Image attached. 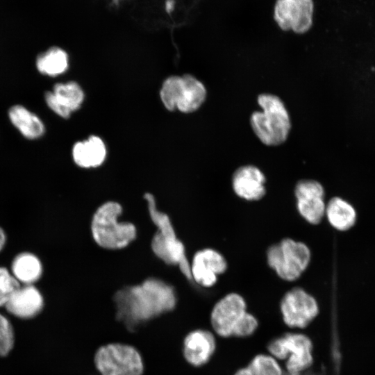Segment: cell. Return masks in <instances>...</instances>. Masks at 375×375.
<instances>
[{
  "label": "cell",
  "mask_w": 375,
  "mask_h": 375,
  "mask_svg": "<svg viewBox=\"0 0 375 375\" xmlns=\"http://www.w3.org/2000/svg\"><path fill=\"white\" fill-rule=\"evenodd\" d=\"M114 299L118 317L129 325H136L170 312L177 303L174 288L153 277L118 291Z\"/></svg>",
  "instance_id": "1"
},
{
  "label": "cell",
  "mask_w": 375,
  "mask_h": 375,
  "mask_svg": "<svg viewBox=\"0 0 375 375\" xmlns=\"http://www.w3.org/2000/svg\"><path fill=\"white\" fill-rule=\"evenodd\" d=\"M122 205L115 201H107L94 210L90 221L91 236L97 246L110 251L127 247L136 238L138 230L130 222H120Z\"/></svg>",
  "instance_id": "2"
},
{
  "label": "cell",
  "mask_w": 375,
  "mask_h": 375,
  "mask_svg": "<svg viewBox=\"0 0 375 375\" xmlns=\"http://www.w3.org/2000/svg\"><path fill=\"white\" fill-rule=\"evenodd\" d=\"M262 111L253 112L250 117L251 126L265 144L277 146L287 140L291 122L283 101L276 95L262 93L258 97Z\"/></svg>",
  "instance_id": "3"
},
{
  "label": "cell",
  "mask_w": 375,
  "mask_h": 375,
  "mask_svg": "<svg viewBox=\"0 0 375 375\" xmlns=\"http://www.w3.org/2000/svg\"><path fill=\"white\" fill-rule=\"evenodd\" d=\"M266 352L281 362L288 375H299L309 369L315 360L313 342L300 331L288 330L273 338L267 343Z\"/></svg>",
  "instance_id": "4"
},
{
  "label": "cell",
  "mask_w": 375,
  "mask_h": 375,
  "mask_svg": "<svg viewBox=\"0 0 375 375\" xmlns=\"http://www.w3.org/2000/svg\"><path fill=\"white\" fill-rule=\"evenodd\" d=\"M94 363L101 375H142L144 371L139 351L132 345L119 342L99 347Z\"/></svg>",
  "instance_id": "5"
},
{
  "label": "cell",
  "mask_w": 375,
  "mask_h": 375,
  "mask_svg": "<svg viewBox=\"0 0 375 375\" xmlns=\"http://www.w3.org/2000/svg\"><path fill=\"white\" fill-rule=\"evenodd\" d=\"M307 245L290 238L273 244L267 251L268 265L285 281H293L300 277L310 260Z\"/></svg>",
  "instance_id": "6"
},
{
  "label": "cell",
  "mask_w": 375,
  "mask_h": 375,
  "mask_svg": "<svg viewBox=\"0 0 375 375\" xmlns=\"http://www.w3.org/2000/svg\"><path fill=\"white\" fill-rule=\"evenodd\" d=\"M281 321L289 331H306L319 312L317 300L300 288L287 292L279 304Z\"/></svg>",
  "instance_id": "7"
},
{
  "label": "cell",
  "mask_w": 375,
  "mask_h": 375,
  "mask_svg": "<svg viewBox=\"0 0 375 375\" xmlns=\"http://www.w3.org/2000/svg\"><path fill=\"white\" fill-rule=\"evenodd\" d=\"M247 305L239 294L231 292L219 299L210 314L211 331L219 339L232 338L234 331L247 313Z\"/></svg>",
  "instance_id": "8"
},
{
  "label": "cell",
  "mask_w": 375,
  "mask_h": 375,
  "mask_svg": "<svg viewBox=\"0 0 375 375\" xmlns=\"http://www.w3.org/2000/svg\"><path fill=\"white\" fill-rule=\"evenodd\" d=\"M313 10L312 0H276L274 19L283 31L303 34L312 26Z\"/></svg>",
  "instance_id": "9"
},
{
  "label": "cell",
  "mask_w": 375,
  "mask_h": 375,
  "mask_svg": "<svg viewBox=\"0 0 375 375\" xmlns=\"http://www.w3.org/2000/svg\"><path fill=\"white\" fill-rule=\"evenodd\" d=\"M217 346L218 338L211 329L198 328L192 330L183 339V358L193 367H202L211 361Z\"/></svg>",
  "instance_id": "10"
},
{
  "label": "cell",
  "mask_w": 375,
  "mask_h": 375,
  "mask_svg": "<svg viewBox=\"0 0 375 375\" xmlns=\"http://www.w3.org/2000/svg\"><path fill=\"white\" fill-rule=\"evenodd\" d=\"M294 194L300 215L310 224H319L326 210L322 184L315 180H301L295 186Z\"/></svg>",
  "instance_id": "11"
},
{
  "label": "cell",
  "mask_w": 375,
  "mask_h": 375,
  "mask_svg": "<svg viewBox=\"0 0 375 375\" xmlns=\"http://www.w3.org/2000/svg\"><path fill=\"white\" fill-rule=\"evenodd\" d=\"M226 269L227 262L224 257L210 248L197 251L190 263L192 280L204 288L214 285L217 276L225 272Z\"/></svg>",
  "instance_id": "12"
},
{
  "label": "cell",
  "mask_w": 375,
  "mask_h": 375,
  "mask_svg": "<svg viewBox=\"0 0 375 375\" xmlns=\"http://www.w3.org/2000/svg\"><path fill=\"white\" fill-rule=\"evenodd\" d=\"M155 256L167 265L178 267L184 276L191 281L190 263L183 242L177 236L163 235L156 231L150 243Z\"/></svg>",
  "instance_id": "13"
},
{
  "label": "cell",
  "mask_w": 375,
  "mask_h": 375,
  "mask_svg": "<svg viewBox=\"0 0 375 375\" xmlns=\"http://www.w3.org/2000/svg\"><path fill=\"white\" fill-rule=\"evenodd\" d=\"M265 175L259 168L244 165L233 173L232 185L239 197L247 201H257L265 194Z\"/></svg>",
  "instance_id": "14"
},
{
  "label": "cell",
  "mask_w": 375,
  "mask_h": 375,
  "mask_svg": "<svg viewBox=\"0 0 375 375\" xmlns=\"http://www.w3.org/2000/svg\"><path fill=\"white\" fill-rule=\"evenodd\" d=\"M6 310L20 319H31L40 313L44 300L40 292L32 285L19 288L6 303Z\"/></svg>",
  "instance_id": "15"
},
{
  "label": "cell",
  "mask_w": 375,
  "mask_h": 375,
  "mask_svg": "<svg viewBox=\"0 0 375 375\" xmlns=\"http://www.w3.org/2000/svg\"><path fill=\"white\" fill-rule=\"evenodd\" d=\"M106 156L105 144L99 137L95 135L76 142L72 149L74 161L82 168L97 167L104 162Z\"/></svg>",
  "instance_id": "16"
},
{
  "label": "cell",
  "mask_w": 375,
  "mask_h": 375,
  "mask_svg": "<svg viewBox=\"0 0 375 375\" xmlns=\"http://www.w3.org/2000/svg\"><path fill=\"white\" fill-rule=\"evenodd\" d=\"M182 88L176 108L182 112L197 110L204 102L206 89L204 85L191 74L182 76Z\"/></svg>",
  "instance_id": "17"
},
{
  "label": "cell",
  "mask_w": 375,
  "mask_h": 375,
  "mask_svg": "<svg viewBox=\"0 0 375 375\" xmlns=\"http://www.w3.org/2000/svg\"><path fill=\"white\" fill-rule=\"evenodd\" d=\"M8 116L13 126L27 139L35 140L43 135V122L25 107L19 105L12 106L8 111Z\"/></svg>",
  "instance_id": "18"
},
{
  "label": "cell",
  "mask_w": 375,
  "mask_h": 375,
  "mask_svg": "<svg viewBox=\"0 0 375 375\" xmlns=\"http://www.w3.org/2000/svg\"><path fill=\"white\" fill-rule=\"evenodd\" d=\"M325 215L330 224L338 231L350 229L356 221L355 208L340 197H333L328 201Z\"/></svg>",
  "instance_id": "19"
},
{
  "label": "cell",
  "mask_w": 375,
  "mask_h": 375,
  "mask_svg": "<svg viewBox=\"0 0 375 375\" xmlns=\"http://www.w3.org/2000/svg\"><path fill=\"white\" fill-rule=\"evenodd\" d=\"M67 53L59 47H52L39 55L36 60L38 71L44 75L56 76L68 68Z\"/></svg>",
  "instance_id": "20"
},
{
  "label": "cell",
  "mask_w": 375,
  "mask_h": 375,
  "mask_svg": "<svg viewBox=\"0 0 375 375\" xmlns=\"http://www.w3.org/2000/svg\"><path fill=\"white\" fill-rule=\"evenodd\" d=\"M12 270L17 281L30 284L40 277L42 265L36 256L29 253H24L15 258Z\"/></svg>",
  "instance_id": "21"
},
{
  "label": "cell",
  "mask_w": 375,
  "mask_h": 375,
  "mask_svg": "<svg viewBox=\"0 0 375 375\" xmlns=\"http://www.w3.org/2000/svg\"><path fill=\"white\" fill-rule=\"evenodd\" d=\"M58 102L71 112L78 110L84 99V92L74 81L56 83L52 91Z\"/></svg>",
  "instance_id": "22"
},
{
  "label": "cell",
  "mask_w": 375,
  "mask_h": 375,
  "mask_svg": "<svg viewBox=\"0 0 375 375\" xmlns=\"http://www.w3.org/2000/svg\"><path fill=\"white\" fill-rule=\"evenodd\" d=\"M150 219L156 227V231L163 235L178 236L169 216L158 208L156 199L150 192L144 194Z\"/></svg>",
  "instance_id": "23"
},
{
  "label": "cell",
  "mask_w": 375,
  "mask_h": 375,
  "mask_svg": "<svg viewBox=\"0 0 375 375\" xmlns=\"http://www.w3.org/2000/svg\"><path fill=\"white\" fill-rule=\"evenodd\" d=\"M247 365L254 375H285L281 362L267 352L254 355Z\"/></svg>",
  "instance_id": "24"
},
{
  "label": "cell",
  "mask_w": 375,
  "mask_h": 375,
  "mask_svg": "<svg viewBox=\"0 0 375 375\" xmlns=\"http://www.w3.org/2000/svg\"><path fill=\"white\" fill-rule=\"evenodd\" d=\"M182 83V76H169L162 83L160 99L165 107L170 111L176 108Z\"/></svg>",
  "instance_id": "25"
},
{
  "label": "cell",
  "mask_w": 375,
  "mask_h": 375,
  "mask_svg": "<svg viewBox=\"0 0 375 375\" xmlns=\"http://www.w3.org/2000/svg\"><path fill=\"white\" fill-rule=\"evenodd\" d=\"M15 331L11 322L0 314V358L8 357L15 347Z\"/></svg>",
  "instance_id": "26"
},
{
  "label": "cell",
  "mask_w": 375,
  "mask_h": 375,
  "mask_svg": "<svg viewBox=\"0 0 375 375\" xmlns=\"http://www.w3.org/2000/svg\"><path fill=\"white\" fill-rule=\"evenodd\" d=\"M20 288L15 277L7 269L0 267V306H5L11 296Z\"/></svg>",
  "instance_id": "27"
},
{
  "label": "cell",
  "mask_w": 375,
  "mask_h": 375,
  "mask_svg": "<svg viewBox=\"0 0 375 375\" xmlns=\"http://www.w3.org/2000/svg\"><path fill=\"white\" fill-rule=\"evenodd\" d=\"M45 101L50 109L56 114L63 118H69L71 115V112L62 106L56 100L52 92H47L45 93Z\"/></svg>",
  "instance_id": "28"
},
{
  "label": "cell",
  "mask_w": 375,
  "mask_h": 375,
  "mask_svg": "<svg viewBox=\"0 0 375 375\" xmlns=\"http://www.w3.org/2000/svg\"><path fill=\"white\" fill-rule=\"evenodd\" d=\"M232 375H254L249 367L247 365L237 369Z\"/></svg>",
  "instance_id": "29"
},
{
  "label": "cell",
  "mask_w": 375,
  "mask_h": 375,
  "mask_svg": "<svg viewBox=\"0 0 375 375\" xmlns=\"http://www.w3.org/2000/svg\"><path fill=\"white\" fill-rule=\"evenodd\" d=\"M6 242V236L3 231L0 228V251L4 246Z\"/></svg>",
  "instance_id": "30"
}]
</instances>
